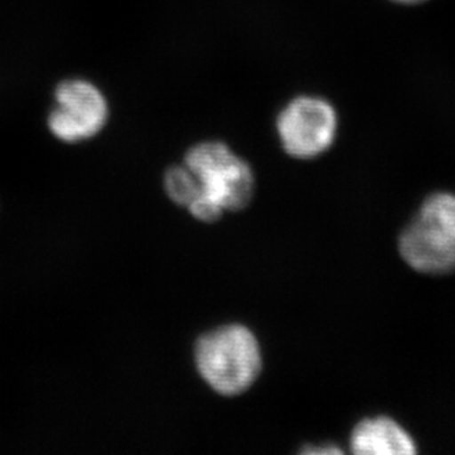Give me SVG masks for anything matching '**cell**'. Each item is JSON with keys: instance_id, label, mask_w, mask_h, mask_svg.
Returning <instances> with one entry per match:
<instances>
[{"instance_id": "cell-8", "label": "cell", "mask_w": 455, "mask_h": 455, "mask_svg": "<svg viewBox=\"0 0 455 455\" xmlns=\"http://www.w3.org/2000/svg\"><path fill=\"white\" fill-rule=\"evenodd\" d=\"M302 452H304V454H338V452H340V450L339 448L335 447V445H331V447L322 448H302Z\"/></svg>"}, {"instance_id": "cell-5", "label": "cell", "mask_w": 455, "mask_h": 455, "mask_svg": "<svg viewBox=\"0 0 455 455\" xmlns=\"http://www.w3.org/2000/svg\"><path fill=\"white\" fill-rule=\"evenodd\" d=\"M277 132L284 151L298 159L315 158L335 142L338 116L327 100L302 96L280 112Z\"/></svg>"}, {"instance_id": "cell-7", "label": "cell", "mask_w": 455, "mask_h": 455, "mask_svg": "<svg viewBox=\"0 0 455 455\" xmlns=\"http://www.w3.org/2000/svg\"><path fill=\"white\" fill-rule=\"evenodd\" d=\"M164 185L168 196L180 206H188L194 203L199 195L198 179L186 165H176L165 172Z\"/></svg>"}, {"instance_id": "cell-9", "label": "cell", "mask_w": 455, "mask_h": 455, "mask_svg": "<svg viewBox=\"0 0 455 455\" xmlns=\"http://www.w3.org/2000/svg\"><path fill=\"white\" fill-rule=\"evenodd\" d=\"M395 2H400V4H419V2H423V0H395Z\"/></svg>"}, {"instance_id": "cell-2", "label": "cell", "mask_w": 455, "mask_h": 455, "mask_svg": "<svg viewBox=\"0 0 455 455\" xmlns=\"http://www.w3.org/2000/svg\"><path fill=\"white\" fill-rule=\"evenodd\" d=\"M195 361L201 378L224 396L241 395L261 373V349L252 331L228 324L204 335L196 344Z\"/></svg>"}, {"instance_id": "cell-3", "label": "cell", "mask_w": 455, "mask_h": 455, "mask_svg": "<svg viewBox=\"0 0 455 455\" xmlns=\"http://www.w3.org/2000/svg\"><path fill=\"white\" fill-rule=\"evenodd\" d=\"M398 246L401 257L419 273L441 275L455 271V195L426 198L401 233Z\"/></svg>"}, {"instance_id": "cell-6", "label": "cell", "mask_w": 455, "mask_h": 455, "mask_svg": "<svg viewBox=\"0 0 455 455\" xmlns=\"http://www.w3.org/2000/svg\"><path fill=\"white\" fill-rule=\"evenodd\" d=\"M353 452L360 455L416 454V443L396 421L387 417L365 419L351 435Z\"/></svg>"}, {"instance_id": "cell-1", "label": "cell", "mask_w": 455, "mask_h": 455, "mask_svg": "<svg viewBox=\"0 0 455 455\" xmlns=\"http://www.w3.org/2000/svg\"><path fill=\"white\" fill-rule=\"evenodd\" d=\"M185 165L199 183V195L188 206L195 219L212 223L224 211L243 210L252 201L255 179L250 164L228 145L198 143L186 154Z\"/></svg>"}, {"instance_id": "cell-4", "label": "cell", "mask_w": 455, "mask_h": 455, "mask_svg": "<svg viewBox=\"0 0 455 455\" xmlns=\"http://www.w3.org/2000/svg\"><path fill=\"white\" fill-rule=\"evenodd\" d=\"M108 118L107 96L89 78L68 77L56 84L48 127L60 142L91 140L102 132Z\"/></svg>"}]
</instances>
